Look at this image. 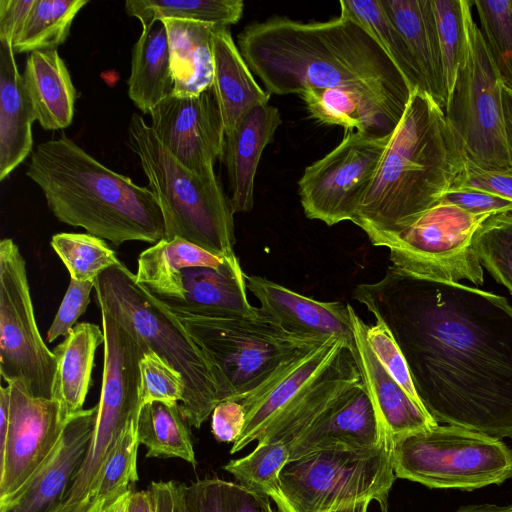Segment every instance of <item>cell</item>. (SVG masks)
Wrapping results in <instances>:
<instances>
[{
    "label": "cell",
    "instance_id": "47",
    "mask_svg": "<svg viewBox=\"0 0 512 512\" xmlns=\"http://www.w3.org/2000/svg\"><path fill=\"white\" fill-rule=\"evenodd\" d=\"M94 286V282L70 279L68 289L47 332L48 343H52L60 336L66 337L74 328L78 318L84 314L90 303V293Z\"/></svg>",
    "mask_w": 512,
    "mask_h": 512
},
{
    "label": "cell",
    "instance_id": "3",
    "mask_svg": "<svg viewBox=\"0 0 512 512\" xmlns=\"http://www.w3.org/2000/svg\"><path fill=\"white\" fill-rule=\"evenodd\" d=\"M465 162L443 107L427 92L413 89L351 222L376 246L453 189Z\"/></svg>",
    "mask_w": 512,
    "mask_h": 512
},
{
    "label": "cell",
    "instance_id": "23",
    "mask_svg": "<svg viewBox=\"0 0 512 512\" xmlns=\"http://www.w3.org/2000/svg\"><path fill=\"white\" fill-rule=\"evenodd\" d=\"M354 332V358L361 380L392 439L438 424L383 368L366 338V324L348 303Z\"/></svg>",
    "mask_w": 512,
    "mask_h": 512
},
{
    "label": "cell",
    "instance_id": "14",
    "mask_svg": "<svg viewBox=\"0 0 512 512\" xmlns=\"http://www.w3.org/2000/svg\"><path fill=\"white\" fill-rule=\"evenodd\" d=\"M7 385L9 425L0 464V505L14 497L46 461L66 424L54 399L33 396L21 381Z\"/></svg>",
    "mask_w": 512,
    "mask_h": 512
},
{
    "label": "cell",
    "instance_id": "10",
    "mask_svg": "<svg viewBox=\"0 0 512 512\" xmlns=\"http://www.w3.org/2000/svg\"><path fill=\"white\" fill-rule=\"evenodd\" d=\"M490 216L471 214L440 200L412 225L376 246L389 249L391 266L412 276L481 286L484 271L473 240Z\"/></svg>",
    "mask_w": 512,
    "mask_h": 512
},
{
    "label": "cell",
    "instance_id": "22",
    "mask_svg": "<svg viewBox=\"0 0 512 512\" xmlns=\"http://www.w3.org/2000/svg\"><path fill=\"white\" fill-rule=\"evenodd\" d=\"M361 381L354 355L343 344L334 359L316 379L264 429L258 443L296 440L345 391Z\"/></svg>",
    "mask_w": 512,
    "mask_h": 512
},
{
    "label": "cell",
    "instance_id": "1",
    "mask_svg": "<svg viewBox=\"0 0 512 512\" xmlns=\"http://www.w3.org/2000/svg\"><path fill=\"white\" fill-rule=\"evenodd\" d=\"M353 297L390 330L438 424L512 439V306L461 283L389 266Z\"/></svg>",
    "mask_w": 512,
    "mask_h": 512
},
{
    "label": "cell",
    "instance_id": "35",
    "mask_svg": "<svg viewBox=\"0 0 512 512\" xmlns=\"http://www.w3.org/2000/svg\"><path fill=\"white\" fill-rule=\"evenodd\" d=\"M179 512H275L268 497L217 477L176 483Z\"/></svg>",
    "mask_w": 512,
    "mask_h": 512
},
{
    "label": "cell",
    "instance_id": "34",
    "mask_svg": "<svg viewBox=\"0 0 512 512\" xmlns=\"http://www.w3.org/2000/svg\"><path fill=\"white\" fill-rule=\"evenodd\" d=\"M233 257L216 255L179 237L163 238L141 252L135 277L143 288L153 294L183 268H220Z\"/></svg>",
    "mask_w": 512,
    "mask_h": 512
},
{
    "label": "cell",
    "instance_id": "9",
    "mask_svg": "<svg viewBox=\"0 0 512 512\" xmlns=\"http://www.w3.org/2000/svg\"><path fill=\"white\" fill-rule=\"evenodd\" d=\"M391 435L376 448H329L288 461L282 492L294 512H327L364 499L386 505L396 476Z\"/></svg>",
    "mask_w": 512,
    "mask_h": 512
},
{
    "label": "cell",
    "instance_id": "7",
    "mask_svg": "<svg viewBox=\"0 0 512 512\" xmlns=\"http://www.w3.org/2000/svg\"><path fill=\"white\" fill-rule=\"evenodd\" d=\"M94 284L99 307L182 375L185 392L180 405L190 426L200 428L220 403L219 390L209 362L178 318L121 261Z\"/></svg>",
    "mask_w": 512,
    "mask_h": 512
},
{
    "label": "cell",
    "instance_id": "53",
    "mask_svg": "<svg viewBox=\"0 0 512 512\" xmlns=\"http://www.w3.org/2000/svg\"><path fill=\"white\" fill-rule=\"evenodd\" d=\"M131 488L122 489L92 503L86 512H126Z\"/></svg>",
    "mask_w": 512,
    "mask_h": 512
},
{
    "label": "cell",
    "instance_id": "46",
    "mask_svg": "<svg viewBox=\"0 0 512 512\" xmlns=\"http://www.w3.org/2000/svg\"><path fill=\"white\" fill-rule=\"evenodd\" d=\"M366 338L375 356L391 378L421 408L426 410L416 392L404 355L390 330L381 321L366 324Z\"/></svg>",
    "mask_w": 512,
    "mask_h": 512
},
{
    "label": "cell",
    "instance_id": "8",
    "mask_svg": "<svg viewBox=\"0 0 512 512\" xmlns=\"http://www.w3.org/2000/svg\"><path fill=\"white\" fill-rule=\"evenodd\" d=\"M392 441L396 478L428 488L473 491L512 477V450L462 427L436 424Z\"/></svg>",
    "mask_w": 512,
    "mask_h": 512
},
{
    "label": "cell",
    "instance_id": "43",
    "mask_svg": "<svg viewBox=\"0 0 512 512\" xmlns=\"http://www.w3.org/2000/svg\"><path fill=\"white\" fill-rule=\"evenodd\" d=\"M473 248L481 265L512 294V212L486 219L474 236Z\"/></svg>",
    "mask_w": 512,
    "mask_h": 512
},
{
    "label": "cell",
    "instance_id": "26",
    "mask_svg": "<svg viewBox=\"0 0 512 512\" xmlns=\"http://www.w3.org/2000/svg\"><path fill=\"white\" fill-rule=\"evenodd\" d=\"M35 114L12 45L0 42V180L31 153Z\"/></svg>",
    "mask_w": 512,
    "mask_h": 512
},
{
    "label": "cell",
    "instance_id": "58",
    "mask_svg": "<svg viewBox=\"0 0 512 512\" xmlns=\"http://www.w3.org/2000/svg\"><path fill=\"white\" fill-rule=\"evenodd\" d=\"M372 500L364 499L352 504L344 505L327 512H367L368 506Z\"/></svg>",
    "mask_w": 512,
    "mask_h": 512
},
{
    "label": "cell",
    "instance_id": "30",
    "mask_svg": "<svg viewBox=\"0 0 512 512\" xmlns=\"http://www.w3.org/2000/svg\"><path fill=\"white\" fill-rule=\"evenodd\" d=\"M168 34L172 94L196 96L212 87V31L215 25L181 19H164Z\"/></svg>",
    "mask_w": 512,
    "mask_h": 512
},
{
    "label": "cell",
    "instance_id": "44",
    "mask_svg": "<svg viewBox=\"0 0 512 512\" xmlns=\"http://www.w3.org/2000/svg\"><path fill=\"white\" fill-rule=\"evenodd\" d=\"M138 446L136 423L129 426L122 433L108 457L94 492L92 503L119 490L131 488V485L138 481Z\"/></svg>",
    "mask_w": 512,
    "mask_h": 512
},
{
    "label": "cell",
    "instance_id": "16",
    "mask_svg": "<svg viewBox=\"0 0 512 512\" xmlns=\"http://www.w3.org/2000/svg\"><path fill=\"white\" fill-rule=\"evenodd\" d=\"M246 291V274L235 256L220 268H183L151 295L174 314L225 318L257 313Z\"/></svg>",
    "mask_w": 512,
    "mask_h": 512
},
{
    "label": "cell",
    "instance_id": "32",
    "mask_svg": "<svg viewBox=\"0 0 512 512\" xmlns=\"http://www.w3.org/2000/svg\"><path fill=\"white\" fill-rule=\"evenodd\" d=\"M300 97L311 118L345 131L390 134L398 124L375 100L347 88H307Z\"/></svg>",
    "mask_w": 512,
    "mask_h": 512
},
{
    "label": "cell",
    "instance_id": "31",
    "mask_svg": "<svg viewBox=\"0 0 512 512\" xmlns=\"http://www.w3.org/2000/svg\"><path fill=\"white\" fill-rule=\"evenodd\" d=\"M128 96L144 114L172 94L168 34L162 21L141 32L132 49Z\"/></svg>",
    "mask_w": 512,
    "mask_h": 512
},
{
    "label": "cell",
    "instance_id": "57",
    "mask_svg": "<svg viewBox=\"0 0 512 512\" xmlns=\"http://www.w3.org/2000/svg\"><path fill=\"white\" fill-rule=\"evenodd\" d=\"M381 512H389L388 504L380 505ZM503 506H498L496 504H471L467 506H462L458 510L454 512H502Z\"/></svg>",
    "mask_w": 512,
    "mask_h": 512
},
{
    "label": "cell",
    "instance_id": "55",
    "mask_svg": "<svg viewBox=\"0 0 512 512\" xmlns=\"http://www.w3.org/2000/svg\"><path fill=\"white\" fill-rule=\"evenodd\" d=\"M126 512H154L153 500L149 489L131 492Z\"/></svg>",
    "mask_w": 512,
    "mask_h": 512
},
{
    "label": "cell",
    "instance_id": "19",
    "mask_svg": "<svg viewBox=\"0 0 512 512\" xmlns=\"http://www.w3.org/2000/svg\"><path fill=\"white\" fill-rule=\"evenodd\" d=\"M389 435L361 380L288 445L289 461L329 448H376Z\"/></svg>",
    "mask_w": 512,
    "mask_h": 512
},
{
    "label": "cell",
    "instance_id": "51",
    "mask_svg": "<svg viewBox=\"0 0 512 512\" xmlns=\"http://www.w3.org/2000/svg\"><path fill=\"white\" fill-rule=\"evenodd\" d=\"M35 0H0V42L12 45Z\"/></svg>",
    "mask_w": 512,
    "mask_h": 512
},
{
    "label": "cell",
    "instance_id": "33",
    "mask_svg": "<svg viewBox=\"0 0 512 512\" xmlns=\"http://www.w3.org/2000/svg\"><path fill=\"white\" fill-rule=\"evenodd\" d=\"M189 426L179 403L154 401L140 408L137 438L147 449L146 457L180 458L196 466Z\"/></svg>",
    "mask_w": 512,
    "mask_h": 512
},
{
    "label": "cell",
    "instance_id": "48",
    "mask_svg": "<svg viewBox=\"0 0 512 512\" xmlns=\"http://www.w3.org/2000/svg\"><path fill=\"white\" fill-rule=\"evenodd\" d=\"M441 200L476 215L492 216L512 212V201L472 188L451 189Z\"/></svg>",
    "mask_w": 512,
    "mask_h": 512
},
{
    "label": "cell",
    "instance_id": "29",
    "mask_svg": "<svg viewBox=\"0 0 512 512\" xmlns=\"http://www.w3.org/2000/svg\"><path fill=\"white\" fill-rule=\"evenodd\" d=\"M105 335L97 325L76 324L65 339L52 350L57 368L52 399L58 402L61 420H67L83 410L90 387L97 348Z\"/></svg>",
    "mask_w": 512,
    "mask_h": 512
},
{
    "label": "cell",
    "instance_id": "4",
    "mask_svg": "<svg viewBox=\"0 0 512 512\" xmlns=\"http://www.w3.org/2000/svg\"><path fill=\"white\" fill-rule=\"evenodd\" d=\"M26 175L62 223L115 246L127 241L155 244L164 238L163 214L153 191L106 167L65 135L37 145Z\"/></svg>",
    "mask_w": 512,
    "mask_h": 512
},
{
    "label": "cell",
    "instance_id": "40",
    "mask_svg": "<svg viewBox=\"0 0 512 512\" xmlns=\"http://www.w3.org/2000/svg\"><path fill=\"white\" fill-rule=\"evenodd\" d=\"M431 3L436 20L448 99L455 85L459 68L471 46L472 29L475 24L471 12L472 2L431 0Z\"/></svg>",
    "mask_w": 512,
    "mask_h": 512
},
{
    "label": "cell",
    "instance_id": "50",
    "mask_svg": "<svg viewBox=\"0 0 512 512\" xmlns=\"http://www.w3.org/2000/svg\"><path fill=\"white\" fill-rule=\"evenodd\" d=\"M246 411L240 402H220L211 414V430L219 442L234 443L242 434Z\"/></svg>",
    "mask_w": 512,
    "mask_h": 512
},
{
    "label": "cell",
    "instance_id": "25",
    "mask_svg": "<svg viewBox=\"0 0 512 512\" xmlns=\"http://www.w3.org/2000/svg\"><path fill=\"white\" fill-rule=\"evenodd\" d=\"M212 54V89L227 135L252 109L269 104L270 93L255 80L228 27L214 26Z\"/></svg>",
    "mask_w": 512,
    "mask_h": 512
},
{
    "label": "cell",
    "instance_id": "41",
    "mask_svg": "<svg viewBox=\"0 0 512 512\" xmlns=\"http://www.w3.org/2000/svg\"><path fill=\"white\" fill-rule=\"evenodd\" d=\"M50 243L77 281L95 283L101 273L120 262L104 239L89 233H57Z\"/></svg>",
    "mask_w": 512,
    "mask_h": 512
},
{
    "label": "cell",
    "instance_id": "20",
    "mask_svg": "<svg viewBox=\"0 0 512 512\" xmlns=\"http://www.w3.org/2000/svg\"><path fill=\"white\" fill-rule=\"evenodd\" d=\"M247 289L260 310L289 332L343 340L354 352L348 304L318 301L257 275H246Z\"/></svg>",
    "mask_w": 512,
    "mask_h": 512
},
{
    "label": "cell",
    "instance_id": "21",
    "mask_svg": "<svg viewBox=\"0 0 512 512\" xmlns=\"http://www.w3.org/2000/svg\"><path fill=\"white\" fill-rule=\"evenodd\" d=\"M343 344L346 343L337 338L328 340L291 361L256 392L243 399L240 403L246 411V422L230 454L257 441L267 425L330 364Z\"/></svg>",
    "mask_w": 512,
    "mask_h": 512
},
{
    "label": "cell",
    "instance_id": "24",
    "mask_svg": "<svg viewBox=\"0 0 512 512\" xmlns=\"http://www.w3.org/2000/svg\"><path fill=\"white\" fill-rule=\"evenodd\" d=\"M279 110L269 104L257 106L225 135L222 160L226 166L235 213L248 212L254 205V182L264 149L281 125Z\"/></svg>",
    "mask_w": 512,
    "mask_h": 512
},
{
    "label": "cell",
    "instance_id": "36",
    "mask_svg": "<svg viewBox=\"0 0 512 512\" xmlns=\"http://www.w3.org/2000/svg\"><path fill=\"white\" fill-rule=\"evenodd\" d=\"M125 11L137 18L142 30L164 19L192 20L229 27L239 22L244 11L241 0H128Z\"/></svg>",
    "mask_w": 512,
    "mask_h": 512
},
{
    "label": "cell",
    "instance_id": "18",
    "mask_svg": "<svg viewBox=\"0 0 512 512\" xmlns=\"http://www.w3.org/2000/svg\"><path fill=\"white\" fill-rule=\"evenodd\" d=\"M97 405L72 415L62 436L37 472L0 512H57L85 458Z\"/></svg>",
    "mask_w": 512,
    "mask_h": 512
},
{
    "label": "cell",
    "instance_id": "27",
    "mask_svg": "<svg viewBox=\"0 0 512 512\" xmlns=\"http://www.w3.org/2000/svg\"><path fill=\"white\" fill-rule=\"evenodd\" d=\"M402 34L419 71L423 91L445 108L442 55L431 0H381Z\"/></svg>",
    "mask_w": 512,
    "mask_h": 512
},
{
    "label": "cell",
    "instance_id": "56",
    "mask_svg": "<svg viewBox=\"0 0 512 512\" xmlns=\"http://www.w3.org/2000/svg\"><path fill=\"white\" fill-rule=\"evenodd\" d=\"M502 103L505 121L506 140L512 165V90L502 86Z\"/></svg>",
    "mask_w": 512,
    "mask_h": 512
},
{
    "label": "cell",
    "instance_id": "52",
    "mask_svg": "<svg viewBox=\"0 0 512 512\" xmlns=\"http://www.w3.org/2000/svg\"><path fill=\"white\" fill-rule=\"evenodd\" d=\"M154 512H179L174 481H153L149 486Z\"/></svg>",
    "mask_w": 512,
    "mask_h": 512
},
{
    "label": "cell",
    "instance_id": "42",
    "mask_svg": "<svg viewBox=\"0 0 512 512\" xmlns=\"http://www.w3.org/2000/svg\"><path fill=\"white\" fill-rule=\"evenodd\" d=\"M472 4L500 79L512 90V0H475Z\"/></svg>",
    "mask_w": 512,
    "mask_h": 512
},
{
    "label": "cell",
    "instance_id": "59",
    "mask_svg": "<svg viewBox=\"0 0 512 512\" xmlns=\"http://www.w3.org/2000/svg\"><path fill=\"white\" fill-rule=\"evenodd\" d=\"M502 512H512V504H510L508 506H503Z\"/></svg>",
    "mask_w": 512,
    "mask_h": 512
},
{
    "label": "cell",
    "instance_id": "45",
    "mask_svg": "<svg viewBox=\"0 0 512 512\" xmlns=\"http://www.w3.org/2000/svg\"><path fill=\"white\" fill-rule=\"evenodd\" d=\"M141 405L162 401L179 403L185 392L182 375L170 364L148 349L140 360Z\"/></svg>",
    "mask_w": 512,
    "mask_h": 512
},
{
    "label": "cell",
    "instance_id": "13",
    "mask_svg": "<svg viewBox=\"0 0 512 512\" xmlns=\"http://www.w3.org/2000/svg\"><path fill=\"white\" fill-rule=\"evenodd\" d=\"M391 133L345 131L334 149L307 166L298 181L306 217L328 226L351 221L373 180Z\"/></svg>",
    "mask_w": 512,
    "mask_h": 512
},
{
    "label": "cell",
    "instance_id": "5",
    "mask_svg": "<svg viewBox=\"0 0 512 512\" xmlns=\"http://www.w3.org/2000/svg\"><path fill=\"white\" fill-rule=\"evenodd\" d=\"M128 141L160 204L164 238L179 237L216 255L236 256L235 212L217 177L185 167L138 113L130 118Z\"/></svg>",
    "mask_w": 512,
    "mask_h": 512
},
{
    "label": "cell",
    "instance_id": "6",
    "mask_svg": "<svg viewBox=\"0 0 512 512\" xmlns=\"http://www.w3.org/2000/svg\"><path fill=\"white\" fill-rule=\"evenodd\" d=\"M174 315L209 362L220 402H241L291 361L332 339L289 332L260 308L239 317Z\"/></svg>",
    "mask_w": 512,
    "mask_h": 512
},
{
    "label": "cell",
    "instance_id": "37",
    "mask_svg": "<svg viewBox=\"0 0 512 512\" xmlns=\"http://www.w3.org/2000/svg\"><path fill=\"white\" fill-rule=\"evenodd\" d=\"M342 16L365 28L399 70L411 90H423L422 80L408 46L385 11L381 0H341Z\"/></svg>",
    "mask_w": 512,
    "mask_h": 512
},
{
    "label": "cell",
    "instance_id": "12",
    "mask_svg": "<svg viewBox=\"0 0 512 512\" xmlns=\"http://www.w3.org/2000/svg\"><path fill=\"white\" fill-rule=\"evenodd\" d=\"M57 363L35 319L26 262L10 238L0 242V372L35 397L52 398Z\"/></svg>",
    "mask_w": 512,
    "mask_h": 512
},
{
    "label": "cell",
    "instance_id": "17",
    "mask_svg": "<svg viewBox=\"0 0 512 512\" xmlns=\"http://www.w3.org/2000/svg\"><path fill=\"white\" fill-rule=\"evenodd\" d=\"M141 406L139 390L131 382H103L85 458L57 512H86L92 505L103 467L122 433L137 423Z\"/></svg>",
    "mask_w": 512,
    "mask_h": 512
},
{
    "label": "cell",
    "instance_id": "11",
    "mask_svg": "<svg viewBox=\"0 0 512 512\" xmlns=\"http://www.w3.org/2000/svg\"><path fill=\"white\" fill-rule=\"evenodd\" d=\"M502 86L480 28L444 108L447 123L467 163L485 170H511L502 103Z\"/></svg>",
    "mask_w": 512,
    "mask_h": 512
},
{
    "label": "cell",
    "instance_id": "15",
    "mask_svg": "<svg viewBox=\"0 0 512 512\" xmlns=\"http://www.w3.org/2000/svg\"><path fill=\"white\" fill-rule=\"evenodd\" d=\"M151 127L162 144L189 170L216 176L225 131L212 87L196 96L169 95L149 113Z\"/></svg>",
    "mask_w": 512,
    "mask_h": 512
},
{
    "label": "cell",
    "instance_id": "54",
    "mask_svg": "<svg viewBox=\"0 0 512 512\" xmlns=\"http://www.w3.org/2000/svg\"><path fill=\"white\" fill-rule=\"evenodd\" d=\"M10 387L0 388V464L4 460L9 425Z\"/></svg>",
    "mask_w": 512,
    "mask_h": 512
},
{
    "label": "cell",
    "instance_id": "39",
    "mask_svg": "<svg viewBox=\"0 0 512 512\" xmlns=\"http://www.w3.org/2000/svg\"><path fill=\"white\" fill-rule=\"evenodd\" d=\"M288 461L286 444L265 442L258 443L248 455L230 460L223 469L232 474L238 483L272 499L279 512H294L280 484V472Z\"/></svg>",
    "mask_w": 512,
    "mask_h": 512
},
{
    "label": "cell",
    "instance_id": "38",
    "mask_svg": "<svg viewBox=\"0 0 512 512\" xmlns=\"http://www.w3.org/2000/svg\"><path fill=\"white\" fill-rule=\"evenodd\" d=\"M87 0H35L22 29L12 43L15 53L56 50L69 33Z\"/></svg>",
    "mask_w": 512,
    "mask_h": 512
},
{
    "label": "cell",
    "instance_id": "28",
    "mask_svg": "<svg viewBox=\"0 0 512 512\" xmlns=\"http://www.w3.org/2000/svg\"><path fill=\"white\" fill-rule=\"evenodd\" d=\"M21 75L36 121L41 127L59 130L70 126L77 92L57 49L29 53Z\"/></svg>",
    "mask_w": 512,
    "mask_h": 512
},
{
    "label": "cell",
    "instance_id": "2",
    "mask_svg": "<svg viewBox=\"0 0 512 512\" xmlns=\"http://www.w3.org/2000/svg\"><path fill=\"white\" fill-rule=\"evenodd\" d=\"M237 46L270 94L347 88L378 102L398 123L412 92L369 32L342 15L313 22L273 16L247 25Z\"/></svg>",
    "mask_w": 512,
    "mask_h": 512
},
{
    "label": "cell",
    "instance_id": "49",
    "mask_svg": "<svg viewBox=\"0 0 512 512\" xmlns=\"http://www.w3.org/2000/svg\"><path fill=\"white\" fill-rule=\"evenodd\" d=\"M457 188H472L512 201V169L485 170L465 162Z\"/></svg>",
    "mask_w": 512,
    "mask_h": 512
}]
</instances>
